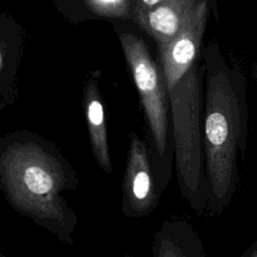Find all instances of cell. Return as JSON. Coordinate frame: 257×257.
<instances>
[{
	"label": "cell",
	"instance_id": "5b68a950",
	"mask_svg": "<svg viewBox=\"0 0 257 257\" xmlns=\"http://www.w3.org/2000/svg\"><path fill=\"white\" fill-rule=\"evenodd\" d=\"M208 13V0H198L189 18L181 28L168 41L157 43L161 67L168 89L174 86L195 64Z\"/></svg>",
	"mask_w": 257,
	"mask_h": 257
},
{
	"label": "cell",
	"instance_id": "52a82bcc",
	"mask_svg": "<svg viewBox=\"0 0 257 257\" xmlns=\"http://www.w3.org/2000/svg\"><path fill=\"white\" fill-rule=\"evenodd\" d=\"M153 257H206L202 239L186 219L166 220L152 241Z\"/></svg>",
	"mask_w": 257,
	"mask_h": 257
},
{
	"label": "cell",
	"instance_id": "7c38bea8",
	"mask_svg": "<svg viewBox=\"0 0 257 257\" xmlns=\"http://www.w3.org/2000/svg\"><path fill=\"white\" fill-rule=\"evenodd\" d=\"M0 257H9V256H6V255H4V254H1Z\"/></svg>",
	"mask_w": 257,
	"mask_h": 257
},
{
	"label": "cell",
	"instance_id": "30bf717a",
	"mask_svg": "<svg viewBox=\"0 0 257 257\" xmlns=\"http://www.w3.org/2000/svg\"><path fill=\"white\" fill-rule=\"evenodd\" d=\"M165 0H134V10H149Z\"/></svg>",
	"mask_w": 257,
	"mask_h": 257
},
{
	"label": "cell",
	"instance_id": "8fae6325",
	"mask_svg": "<svg viewBox=\"0 0 257 257\" xmlns=\"http://www.w3.org/2000/svg\"><path fill=\"white\" fill-rule=\"evenodd\" d=\"M242 257H257V240L245 251Z\"/></svg>",
	"mask_w": 257,
	"mask_h": 257
},
{
	"label": "cell",
	"instance_id": "9c48e42d",
	"mask_svg": "<svg viewBox=\"0 0 257 257\" xmlns=\"http://www.w3.org/2000/svg\"><path fill=\"white\" fill-rule=\"evenodd\" d=\"M89 8L105 17L126 18L134 14L131 0H86Z\"/></svg>",
	"mask_w": 257,
	"mask_h": 257
},
{
	"label": "cell",
	"instance_id": "6da1fadb",
	"mask_svg": "<svg viewBox=\"0 0 257 257\" xmlns=\"http://www.w3.org/2000/svg\"><path fill=\"white\" fill-rule=\"evenodd\" d=\"M79 184L72 165L51 141L25 128L1 137L0 189L5 201L69 246L74 245L78 220L62 194Z\"/></svg>",
	"mask_w": 257,
	"mask_h": 257
},
{
	"label": "cell",
	"instance_id": "3957f363",
	"mask_svg": "<svg viewBox=\"0 0 257 257\" xmlns=\"http://www.w3.org/2000/svg\"><path fill=\"white\" fill-rule=\"evenodd\" d=\"M119 39L144 110L146 141L156 188L162 197L171 182L175 164L174 125L166 78L141 37L122 32Z\"/></svg>",
	"mask_w": 257,
	"mask_h": 257
},
{
	"label": "cell",
	"instance_id": "7a4b0ae2",
	"mask_svg": "<svg viewBox=\"0 0 257 257\" xmlns=\"http://www.w3.org/2000/svg\"><path fill=\"white\" fill-rule=\"evenodd\" d=\"M204 60L202 136L208 213L221 215L237 191L240 164L247 149V86L243 72L227 64L215 42L204 49Z\"/></svg>",
	"mask_w": 257,
	"mask_h": 257
},
{
	"label": "cell",
	"instance_id": "8992f818",
	"mask_svg": "<svg viewBox=\"0 0 257 257\" xmlns=\"http://www.w3.org/2000/svg\"><path fill=\"white\" fill-rule=\"evenodd\" d=\"M82 103L93 158L103 172L111 174L113 168L108 146L105 111L98 89L97 75H92L86 81Z\"/></svg>",
	"mask_w": 257,
	"mask_h": 257
},
{
	"label": "cell",
	"instance_id": "4fadbf2b",
	"mask_svg": "<svg viewBox=\"0 0 257 257\" xmlns=\"http://www.w3.org/2000/svg\"><path fill=\"white\" fill-rule=\"evenodd\" d=\"M124 257H133V256H131V255H124Z\"/></svg>",
	"mask_w": 257,
	"mask_h": 257
},
{
	"label": "cell",
	"instance_id": "ba28073f",
	"mask_svg": "<svg viewBox=\"0 0 257 257\" xmlns=\"http://www.w3.org/2000/svg\"><path fill=\"white\" fill-rule=\"evenodd\" d=\"M198 0H165L149 10H134L133 19L157 43L168 41L187 21Z\"/></svg>",
	"mask_w": 257,
	"mask_h": 257
},
{
	"label": "cell",
	"instance_id": "277c9868",
	"mask_svg": "<svg viewBox=\"0 0 257 257\" xmlns=\"http://www.w3.org/2000/svg\"><path fill=\"white\" fill-rule=\"evenodd\" d=\"M160 199L147 141L132 131L122 180L121 213L130 219L145 217L157 208Z\"/></svg>",
	"mask_w": 257,
	"mask_h": 257
}]
</instances>
